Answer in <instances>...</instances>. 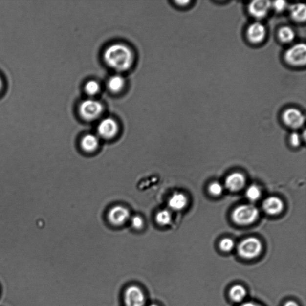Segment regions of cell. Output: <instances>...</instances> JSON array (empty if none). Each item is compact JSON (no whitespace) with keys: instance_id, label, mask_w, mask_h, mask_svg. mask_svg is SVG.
Here are the masks:
<instances>
[{"instance_id":"cell-1","label":"cell","mask_w":306,"mask_h":306,"mask_svg":"<svg viewBox=\"0 0 306 306\" xmlns=\"http://www.w3.org/2000/svg\"><path fill=\"white\" fill-rule=\"evenodd\" d=\"M105 63L118 72L128 71L132 66L134 55L130 47L122 44H112L105 50Z\"/></svg>"},{"instance_id":"cell-2","label":"cell","mask_w":306,"mask_h":306,"mask_svg":"<svg viewBox=\"0 0 306 306\" xmlns=\"http://www.w3.org/2000/svg\"><path fill=\"white\" fill-rule=\"evenodd\" d=\"M259 210L252 204L238 206L233 211L232 218L236 224L248 225L254 223L259 217Z\"/></svg>"},{"instance_id":"cell-3","label":"cell","mask_w":306,"mask_h":306,"mask_svg":"<svg viewBox=\"0 0 306 306\" xmlns=\"http://www.w3.org/2000/svg\"><path fill=\"white\" fill-rule=\"evenodd\" d=\"M262 251V241L254 237L245 239L238 246L239 256L246 260L254 259L259 256Z\"/></svg>"},{"instance_id":"cell-4","label":"cell","mask_w":306,"mask_h":306,"mask_svg":"<svg viewBox=\"0 0 306 306\" xmlns=\"http://www.w3.org/2000/svg\"><path fill=\"white\" fill-rule=\"evenodd\" d=\"M284 60L289 66H304L306 64V45L300 43L292 45L284 53Z\"/></svg>"},{"instance_id":"cell-5","label":"cell","mask_w":306,"mask_h":306,"mask_svg":"<svg viewBox=\"0 0 306 306\" xmlns=\"http://www.w3.org/2000/svg\"><path fill=\"white\" fill-rule=\"evenodd\" d=\"M103 106L100 102L93 99L83 101L79 106V113L87 121L97 119L103 112Z\"/></svg>"},{"instance_id":"cell-6","label":"cell","mask_w":306,"mask_h":306,"mask_svg":"<svg viewBox=\"0 0 306 306\" xmlns=\"http://www.w3.org/2000/svg\"><path fill=\"white\" fill-rule=\"evenodd\" d=\"M284 125L292 130H298L302 127L305 123V116L300 109L289 108L284 110L282 115Z\"/></svg>"},{"instance_id":"cell-7","label":"cell","mask_w":306,"mask_h":306,"mask_svg":"<svg viewBox=\"0 0 306 306\" xmlns=\"http://www.w3.org/2000/svg\"><path fill=\"white\" fill-rule=\"evenodd\" d=\"M125 306H144L146 297L139 287L132 285L125 290L124 294Z\"/></svg>"},{"instance_id":"cell-8","label":"cell","mask_w":306,"mask_h":306,"mask_svg":"<svg viewBox=\"0 0 306 306\" xmlns=\"http://www.w3.org/2000/svg\"><path fill=\"white\" fill-rule=\"evenodd\" d=\"M98 135L105 139H111L117 135L119 125L112 118H106L99 122L97 128Z\"/></svg>"},{"instance_id":"cell-9","label":"cell","mask_w":306,"mask_h":306,"mask_svg":"<svg viewBox=\"0 0 306 306\" xmlns=\"http://www.w3.org/2000/svg\"><path fill=\"white\" fill-rule=\"evenodd\" d=\"M266 35V28L262 23L260 22L251 23L246 30L247 39L252 44H262L265 40Z\"/></svg>"},{"instance_id":"cell-10","label":"cell","mask_w":306,"mask_h":306,"mask_svg":"<svg viewBox=\"0 0 306 306\" xmlns=\"http://www.w3.org/2000/svg\"><path fill=\"white\" fill-rule=\"evenodd\" d=\"M272 8V2L267 0H256L251 1L248 6V12L256 20L266 17Z\"/></svg>"},{"instance_id":"cell-11","label":"cell","mask_w":306,"mask_h":306,"mask_svg":"<svg viewBox=\"0 0 306 306\" xmlns=\"http://www.w3.org/2000/svg\"><path fill=\"white\" fill-rule=\"evenodd\" d=\"M130 213L124 206L118 205L110 209L108 214L109 221L112 224L119 226L126 223L130 219Z\"/></svg>"},{"instance_id":"cell-12","label":"cell","mask_w":306,"mask_h":306,"mask_svg":"<svg viewBox=\"0 0 306 306\" xmlns=\"http://www.w3.org/2000/svg\"><path fill=\"white\" fill-rule=\"evenodd\" d=\"M262 207L265 213L270 216H276L283 211L284 204L280 198L270 197L265 198Z\"/></svg>"},{"instance_id":"cell-13","label":"cell","mask_w":306,"mask_h":306,"mask_svg":"<svg viewBox=\"0 0 306 306\" xmlns=\"http://www.w3.org/2000/svg\"><path fill=\"white\" fill-rule=\"evenodd\" d=\"M246 178L243 174L240 173H233L225 179V187L230 192H236L240 191L245 187Z\"/></svg>"},{"instance_id":"cell-14","label":"cell","mask_w":306,"mask_h":306,"mask_svg":"<svg viewBox=\"0 0 306 306\" xmlns=\"http://www.w3.org/2000/svg\"><path fill=\"white\" fill-rule=\"evenodd\" d=\"M188 199L186 196L182 193H175L168 200V205L174 211H181L186 207Z\"/></svg>"},{"instance_id":"cell-15","label":"cell","mask_w":306,"mask_h":306,"mask_svg":"<svg viewBox=\"0 0 306 306\" xmlns=\"http://www.w3.org/2000/svg\"><path fill=\"white\" fill-rule=\"evenodd\" d=\"M292 20L299 23L305 22L306 20V7L304 4H295L289 7Z\"/></svg>"},{"instance_id":"cell-16","label":"cell","mask_w":306,"mask_h":306,"mask_svg":"<svg viewBox=\"0 0 306 306\" xmlns=\"http://www.w3.org/2000/svg\"><path fill=\"white\" fill-rule=\"evenodd\" d=\"M99 139L93 134H87L85 135L81 141V147L83 151L87 153H92L98 149Z\"/></svg>"},{"instance_id":"cell-17","label":"cell","mask_w":306,"mask_h":306,"mask_svg":"<svg viewBox=\"0 0 306 306\" xmlns=\"http://www.w3.org/2000/svg\"><path fill=\"white\" fill-rule=\"evenodd\" d=\"M125 85V80L119 74L114 75L110 77L107 82V87L112 93H119L123 90Z\"/></svg>"},{"instance_id":"cell-18","label":"cell","mask_w":306,"mask_h":306,"mask_svg":"<svg viewBox=\"0 0 306 306\" xmlns=\"http://www.w3.org/2000/svg\"><path fill=\"white\" fill-rule=\"evenodd\" d=\"M278 37L280 42L284 44H288L294 41L295 33L294 29L288 26H282L278 32Z\"/></svg>"},{"instance_id":"cell-19","label":"cell","mask_w":306,"mask_h":306,"mask_svg":"<svg viewBox=\"0 0 306 306\" xmlns=\"http://www.w3.org/2000/svg\"><path fill=\"white\" fill-rule=\"evenodd\" d=\"M246 290L240 284H236L230 290L229 295L231 300L236 303H240L245 299L246 296Z\"/></svg>"},{"instance_id":"cell-20","label":"cell","mask_w":306,"mask_h":306,"mask_svg":"<svg viewBox=\"0 0 306 306\" xmlns=\"http://www.w3.org/2000/svg\"><path fill=\"white\" fill-rule=\"evenodd\" d=\"M245 194L247 198L251 202H256L262 197V192L260 187L253 184L247 189Z\"/></svg>"},{"instance_id":"cell-21","label":"cell","mask_w":306,"mask_h":306,"mask_svg":"<svg viewBox=\"0 0 306 306\" xmlns=\"http://www.w3.org/2000/svg\"><path fill=\"white\" fill-rule=\"evenodd\" d=\"M155 220L158 224L162 226H166L171 223L172 221V215L170 211L163 209L158 213L155 216Z\"/></svg>"},{"instance_id":"cell-22","label":"cell","mask_w":306,"mask_h":306,"mask_svg":"<svg viewBox=\"0 0 306 306\" xmlns=\"http://www.w3.org/2000/svg\"><path fill=\"white\" fill-rule=\"evenodd\" d=\"M99 90L100 86L95 80H90L85 85V91L88 95H96L99 92Z\"/></svg>"},{"instance_id":"cell-23","label":"cell","mask_w":306,"mask_h":306,"mask_svg":"<svg viewBox=\"0 0 306 306\" xmlns=\"http://www.w3.org/2000/svg\"><path fill=\"white\" fill-rule=\"evenodd\" d=\"M209 193L214 197H219L224 191V187L219 182H214L208 187Z\"/></svg>"},{"instance_id":"cell-24","label":"cell","mask_w":306,"mask_h":306,"mask_svg":"<svg viewBox=\"0 0 306 306\" xmlns=\"http://www.w3.org/2000/svg\"><path fill=\"white\" fill-rule=\"evenodd\" d=\"M235 242L232 239L224 238L219 243V248L221 251L225 252H229L232 251L234 248Z\"/></svg>"},{"instance_id":"cell-25","label":"cell","mask_w":306,"mask_h":306,"mask_svg":"<svg viewBox=\"0 0 306 306\" xmlns=\"http://www.w3.org/2000/svg\"><path fill=\"white\" fill-rule=\"evenodd\" d=\"M287 6H288L287 2L285 1H283V0L272 2V7L276 12L278 13L284 11L286 9Z\"/></svg>"},{"instance_id":"cell-26","label":"cell","mask_w":306,"mask_h":306,"mask_svg":"<svg viewBox=\"0 0 306 306\" xmlns=\"http://www.w3.org/2000/svg\"><path fill=\"white\" fill-rule=\"evenodd\" d=\"M131 226L136 230L142 229L144 225V220L140 216H135L131 219Z\"/></svg>"},{"instance_id":"cell-27","label":"cell","mask_w":306,"mask_h":306,"mask_svg":"<svg viewBox=\"0 0 306 306\" xmlns=\"http://www.w3.org/2000/svg\"><path fill=\"white\" fill-rule=\"evenodd\" d=\"M301 141H302V139H301V136L299 135V133L296 132V131L292 132L291 134V135H290L289 136L290 144H291V146L292 147H299L301 144Z\"/></svg>"},{"instance_id":"cell-28","label":"cell","mask_w":306,"mask_h":306,"mask_svg":"<svg viewBox=\"0 0 306 306\" xmlns=\"http://www.w3.org/2000/svg\"><path fill=\"white\" fill-rule=\"evenodd\" d=\"M284 306H299V305L294 301H288V302L284 303Z\"/></svg>"},{"instance_id":"cell-29","label":"cell","mask_w":306,"mask_h":306,"mask_svg":"<svg viewBox=\"0 0 306 306\" xmlns=\"http://www.w3.org/2000/svg\"><path fill=\"white\" fill-rule=\"evenodd\" d=\"M190 2V1H176V3L179 6H181L182 7L186 6L188 4H189Z\"/></svg>"},{"instance_id":"cell-30","label":"cell","mask_w":306,"mask_h":306,"mask_svg":"<svg viewBox=\"0 0 306 306\" xmlns=\"http://www.w3.org/2000/svg\"><path fill=\"white\" fill-rule=\"evenodd\" d=\"M240 306H260L259 305H257V303H255L253 302H246L243 303V304L241 305Z\"/></svg>"},{"instance_id":"cell-31","label":"cell","mask_w":306,"mask_h":306,"mask_svg":"<svg viewBox=\"0 0 306 306\" xmlns=\"http://www.w3.org/2000/svg\"><path fill=\"white\" fill-rule=\"evenodd\" d=\"M2 88H3V80H2L1 76H0V92H1Z\"/></svg>"},{"instance_id":"cell-32","label":"cell","mask_w":306,"mask_h":306,"mask_svg":"<svg viewBox=\"0 0 306 306\" xmlns=\"http://www.w3.org/2000/svg\"><path fill=\"white\" fill-rule=\"evenodd\" d=\"M149 306H158L157 305H155V304H152V305H149Z\"/></svg>"}]
</instances>
